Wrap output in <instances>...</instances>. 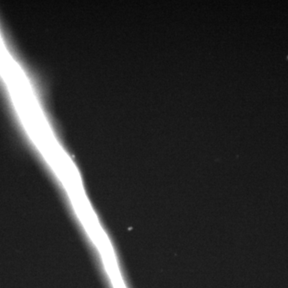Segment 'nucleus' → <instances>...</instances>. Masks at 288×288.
I'll return each instance as SVG.
<instances>
[]
</instances>
